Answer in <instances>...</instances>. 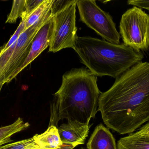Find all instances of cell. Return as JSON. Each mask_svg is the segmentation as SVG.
Listing matches in <instances>:
<instances>
[{"mask_svg": "<svg viewBox=\"0 0 149 149\" xmlns=\"http://www.w3.org/2000/svg\"><path fill=\"white\" fill-rule=\"evenodd\" d=\"M120 34L123 43L138 52L149 50V15L134 6L122 16Z\"/></svg>", "mask_w": 149, "mask_h": 149, "instance_id": "obj_4", "label": "cell"}, {"mask_svg": "<svg viewBox=\"0 0 149 149\" xmlns=\"http://www.w3.org/2000/svg\"><path fill=\"white\" fill-rule=\"evenodd\" d=\"M39 148L35 142L34 136L29 139L0 146V149H33Z\"/></svg>", "mask_w": 149, "mask_h": 149, "instance_id": "obj_15", "label": "cell"}, {"mask_svg": "<svg viewBox=\"0 0 149 149\" xmlns=\"http://www.w3.org/2000/svg\"><path fill=\"white\" fill-rule=\"evenodd\" d=\"M33 136L40 149H58L63 144L58 127L53 125L49 126L42 134Z\"/></svg>", "mask_w": 149, "mask_h": 149, "instance_id": "obj_10", "label": "cell"}, {"mask_svg": "<svg viewBox=\"0 0 149 149\" xmlns=\"http://www.w3.org/2000/svg\"><path fill=\"white\" fill-rule=\"evenodd\" d=\"M26 0L13 1L12 8L6 20V23H15L17 18L21 17L25 9Z\"/></svg>", "mask_w": 149, "mask_h": 149, "instance_id": "obj_14", "label": "cell"}, {"mask_svg": "<svg viewBox=\"0 0 149 149\" xmlns=\"http://www.w3.org/2000/svg\"><path fill=\"white\" fill-rule=\"evenodd\" d=\"M33 149H40V148Z\"/></svg>", "mask_w": 149, "mask_h": 149, "instance_id": "obj_22", "label": "cell"}, {"mask_svg": "<svg viewBox=\"0 0 149 149\" xmlns=\"http://www.w3.org/2000/svg\"><path fill=\"white\" fill-rule=\"evenodd\" d=\"M29 126L28 122H24L22 118L19 117L14 123L0 127V146L11 143L13 141L11 140L12 136L25 130Z\"/></svg>", "mask_w": 149, "mask_h": 149, "instance_id": "obj_12", "label": "cell"}, {"mask_svg": "<svg viewBox=\"0 0 149 149\" xmlns=\"http://www.w3.org/2000/svg\"><path fill=\"white\" fill-rule=\"evenodd\" d=\"M116 147L117 149H149V136L138 132L131 133L120 138Z\"/></svg>", "mask_w": 149, "mask_h": 149, "instance_id": "obj_11", "label": "cell"}, {"mask_svg": "<svg viewBox=\"0 0 149 149\" xmlns=\"http://www.w3.org/2000/svg\"><path fill=\"white\" fill-rule=\"evenodd\" d=\"M76 0L70 2L53 16V30L49 52H57L65 48H74L76 38Z\"/></svg>", "mask_w": 149, "mask_h": 149, "instance_id": "obj_6", "label": "cell"}, {"mask_svg": "<svg viewBox=\"0 0 149 149\" xmlns=\"http://www.w3.org/2000/svg\"><path fill=\"white\" fill-rule=\"evenodd\" d=\"M24 29V22L22 21L20 22L16 30L15 31L13 36L11 37L8 42L1 47H0V53H2L7 50L15 42L17 41L20 34L23 32Z\"/></svg>", "mask_w": 149, "mask_h": 149, "instance_id": "obj_16", "label": "cell"}, {"mask_svg": "<svg viewBox=\"0 0 149 149\" xmlns=\"http://www.w3.org/2000/svg\"><path fill=\"white\" fill-rule=\"evenodd\" d=\"M76 5L82 22L95 31L104 40L120 44V35L109 13L102 10L95 1L78 0Z\"/></svg>", "mask_w": 149, "mask_h": 149, "instance_id": "obj_5", "label": "cell"}, {"mask_svg": "<svg viewBox=\"0 0 149 149\" xmlns=\"http://www.w3.org/2000/svg\"><path fill=\"white\" fill-rule=\"evenodd\" d=\"M73 49L81 62L96 77L118 78L144 59L138 52L124 43L115 44L89 36H77Z\"/></svg>", "mask_w": 149, "mask_h": 149, "instance_id": "obj_3", "label": "cell"}, {"mask_svg": "<svg viewBox=\"0 0 149 149\" xmlns=\"http://www.w3.org/2000/svg\"><path fill=\"white\" fill-rule=\"evenodd\" d=\"M98 111L108 128L131 134L149 121V62L135 65L101 93Z\"/></svg>", "mask_w": 149, "mask_h": 149, "instance_id": "obj_1", "label": "cell"}, {"mask_svg": "<svg viewBox=\"0 0 149 149\" xmlns=\"http://www.w3.org/2000/svg\"><path fill=\"white\" fill-rule=\"evenodd\" d=\"M53 0H44L31 13L25 18L22 19L24 22V31L34 25L40 18L50 8Z\"/></svg>", "mask_w": 149, "mask_h": 149, "instance_id": "obj_13", "label": "cell"}, {"mask_svg": "<svg viewBox=\"0 0 149 149\" xmlns=\"http://www.w3.org/2000/svg\"><path fill=\"white\" fill-rule=\"evenodd\" d=\"M86 146L87 149H117L112 133L102 124L95 128Z\"/></svg>", "mask_w": 149, "mask_h": 149, "instance_id": "obj_9", "label": "cell"}, {"mask_svg": "<svg viewBox=\"0 0 149 149\" xmlns=\"http://www.w3.org/2000/svg\"><path fill=\"white\" fill-rule=\"evenodd\" d=\"M129 5H133L149 11V0H129L127 1Z\"/></svg>", "mask_w": 149, "mask_h": 149, "instance_id": "obj_18", "label": "cell"}, {"mask_svg": "<svg viewBox=\"0 0 149 149\" xmlns=\"http://www.w3.org/2000/svg\"><path fill=\"white\" fill-rule=\"evenodd\" d=\"M38 0H26L25 9L22 14V19L25 18L30 13H31L38 6H39L43 1Z\"/></svg>", "mask_w": 149, "mask_h": 149, "instance_id": "obj_17", "label": "cell"}, {"mask_svg": "<svg viewBox=\"0 0 149 149\" xmlns=\"http://www.w3.org/2000/svg\"><path fill=\"white\" fill-rule=\"evenodd\" d=\"M3 86V85H0V92H1V90Z\"/></svg>", "mask_w": 149, "mask_h": 149, "instance_id": "obj_20", "label": "cell"}, {"mask_svg": "<svg viewBox=\"0 0 149 149\" xmlns=\"http://www.w3.org/2000/svg\"><path fill=\"white\" fill-rule=\"evenodd\" d=\"M79 149H85L84 148H81Z\"/></svg>", "mask_w": 149, "mask_h": 149, "instance_id": "obj_21", "label": "cell"}, {"mask_svg": "<svg viewBox=\"0 0 149 149\" xmlns=\"http://www.w3.org/2000/svg\"><path fill=\"white\" fill-rule=\"evenodd\" d=\"M92 125L77 121H68L58 128L60 139L63 143L76 147L85 143Z\"/></svg>", "mask_w": 149, "mask_h": 149, "instance_id": "obj_8", "label": "cell"}, {"mask_svg": "<svg viewBox=\"0 0 149 149\" xmlns=\"http://www.w3.org/2000/svg\"><path fill=\"white\" fill-rule=\"evenodd\" d=\"M53 30V17L49 19L38 30L32 41L29 55L21 66L10 78L9 82L23 69L35 60L48 46H49Z\"/></svg>", "mask_w": 149, "mask_h": 149, "instance_id": "obj_7", "label": "cell"}, {"mask_svg": "<svg viewBox=\"0 0 149 149\" xmlns=\"http://www.w3.org/2000/svg\"><path fill=\"white\" fill-rule=\"evenodd\" d=\"M137 132L149 136V121L147 122L146 124L141 127L139 131Z\"/></svg>", "mask_w": 149, "mask_h": 149, "instance_id": "obj_19", "label": "cell"}, {"mask_svg": "<svg viewBox=\"0 0 149 149\" xmlns=\"http://www.w3.org/2000/svg\"><path fill=\"white\" fill-rule=\"evenodd\" d=\"M101 94L97 77L86 68H74L65 73L51 105L49 126L57 127L63 120L89 124L98 111Z\"/></svg>", "mask_w": 149, "mask_h": 149, "instance_id": "obj_2", "label": "cell"}]
</instances>
